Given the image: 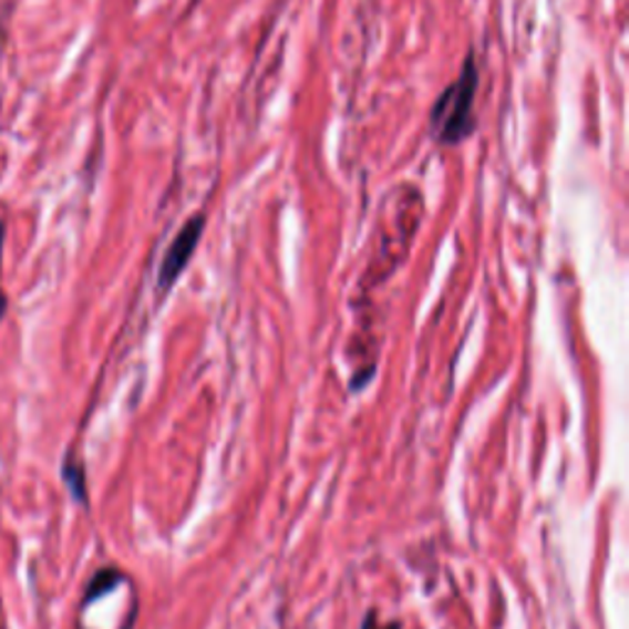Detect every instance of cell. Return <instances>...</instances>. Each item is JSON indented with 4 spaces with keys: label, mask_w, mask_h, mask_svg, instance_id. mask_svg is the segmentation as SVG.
<instances>
[{
    "label": "cell",
    "mask_w": 629,
    "mask_h": 629,
    "mask_svg": "<svg viewBox=\"0 0 629 629\" xmlns=\"http://www.w3.org/2000/svg\"><path fill=\"white\" fill-rule=\"evenodd\" d=\"M477 84H480L477 62L470 52L463 66V74H460L455 84L445 89V94L437 99L435 109L431 111V123L437 128V141L441 143L455 145L470 136Z\"/></svg>",
    "instance_id": "6da1fadb"
},
{
    "label": "cell",
    "mask_w": 629,
    "mask_h": 629,
    "mask_svg": "<svg viewBox=\"0 0 629 629\" xmlns=\"http://www.w3.org/2000/svg\"><path fill=\"white\" fill-rule=\"evenodd\" d=\"M202 231H205V217L195 215L189 219L183 229L177 231V236L171 244V249L165 251L161 274H157V280H161L163 290H171L175 280L183 276V271L189 264V258L195 256L197 244L202 239Z\"/></svg>",
    "instance_id": "7a4b0ae2"
},
{
    "label": "cell",
    "mask_w": 629,
    "mask_h": 629,
    "mask_svg": "<svg viewBox=\"0 0 629 629\" xmlns=\"http://www.w3.org/2000/svg\"><path fill=\"white\" fill-rule=\"evenodd\" d=\"M118 582H121V573L116 568L99 570L96 576H94V580H92V586H89V590H86V605L99 600L101 595H106V592L114 590Z\"/></svg>",
    "instance_id": "3957f363"
},
{
    "label": "cell",
    "mask_w": 629,
    "mask_h": 629,
    "mask_svg": "<svg viewBox=\"0 0 629 629\" xmlns=\"http://www.w3.org/2000/svg\"><path fill=\"white\" fill-rule=\"evenodd\" d=\"M62 475L66 480V487L74 494V499L79 502H86V485H84V467L82 465H74L72 460H66Z\"/></svg>",
    "instance_id": "277c9868"
},
{
    "label": "cell",
    "mask_w": 629,
    "mask_h": 629,
    "mask_svg": "<svg viewBox=\"0 0 629 629\" xmlns=\"http://www.w3.org/2000/svg\"><path fill=\"white\" fill-rule=\"evenodd\" d=\"M3 241H6V227L3 221H0V258H3ZM6 310H8V298L3 293V288H0V320H3Z\"/></svg>",
    "instance_id": "5b68a950"
},
{
    "label": "cell",
    "mask_w": 629,
    "mask_h": 629,
    "mask_svg": "<svg viewBox=\"0 0 629 629\" xmlns=\"http://www.w3.org/2000/svg\"><path fill=\"white\" fill-rule=\"evenodd\" d=\"M362 629H401L399 622H391V625H379L377 622V612H369L367 620L362 625Z\"/></svg>",
    "instance_id": "8992f818"
}]
</instances>
